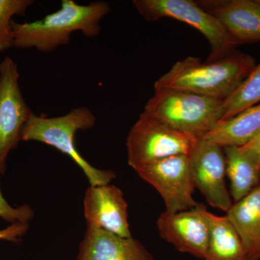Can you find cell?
Segmentation results:
<instances>
[{
	"instance_id": "obj_17",
	"label": "cell",
	"mask_w": 260,
	"mask_h": 260,
	"mask_svg": "<svg viewBox=\"0 0 260 260\" xmlns=\"http://www.w3.org/2000/svg\"><path fill=\"white\" fill-rule=\"evenodd\" d=\"M223 150L231 195L237 203L259 185L260 167L239 147H225Z\"/></svg>"
},
{
	"instance_id": "obj_2",
	"label": "cell",
	"mask_w": 260,
	"mask_h": 260,
	"mask_svg": "<svg viewBox=\"0 0 260 260\" xmlns=\"http://www.w3.org/2000/svg\"><path fill=\"white\" fill-rule=\"evenodd\" d=\"M255 66L252 56L237 51L211 62H202L198 58L188 56L159 78L155 89L182 90L225 101Z\"/></svg>"
},
{
	"instance_id": "obj_15",
	"label": "cell",
	"mask_w": 260,
	"mask_h": 260,
	"mask_svg": "<svg viewBox=\"0 0 260 260\" xmlns=\"http://www.w3.org/2000/svg\"><path fill=\"white\" fill-rule=\"evenodd\" d=\"M260 132V103L234 117L219 123L215 129L201 138L225 147H242Z\"/></svg>"
},
{
	"instance_id": "obj_1",
	"label": "cell",
	"mask_w": 260,
	"mask_h": 260,
	"mask_svg": "<svg viewBox=\"0 0 260 260\" xmlns=\"http://www.w3.org/2000/svg\"><path fill=\"white\" fill-rule=\"evenodd\" d=\"M110 11L107 2L83 5L73 0H62L59 10L41 20L23 23L12 22L14 47L49 53L69 44L74 32H81L88 38L96 37L101 32L102 19Z\"/></svg>"
},
{
	"instance_id": "obj_16",
	"label": "cell",
	"mask_w": 260,
	"mask_h": 260,
	"mask_svg": "<svg viewBox=\"0 0 260 260\" xmlns=\"http://www.w3.org/2000/svg\"><path fill=\"white\" fill-rule=\"evenodd\" d=\"M210 238L205 260H249L239 234L226 216L208 212Z\"/></svg>"
},
{
	"instance_id": "obj_22",
	"label": "cell",
	"mask_w": 260,
	"mask_h": 260,
	"mask_svg": "<svg viewBox=\"0 0 260 260\" xmlns=\"http://www.w3.org/2000/svg\"><path fill=\"white\" fill-rule=\"evenodd\" d=\"M239 148L260 167V132L247 144Z\"/></svg>"
},
{
	"instance_id": "obj_5",
	"label": "cell",
	"mask_w": 260,
	"mask_h": 260,
	"mask_svg": "<svg viewBox=\"0 0 260 260\" xmlns=\"http://www.w3.org/2000/svg\"><path fill=\"white\" fill-rule=\"evenodd\" d=\"M133 6L145 20L155 21L169 18L188 24L201 32L209 42L211 51L208 62L234 52L240 43L232 37L213 15L191 0H134Z\"/></svg>"
},
{
	"instance_id": "obj_3",
	"label": "cell",
	"mask_w": 260,
	"mask_h": 260,
	"mask_svg": "<svg viewBox=\"0 0 260 260\" xmlns=\"http://www.w3.org/2000/svg\"><path fill=\"white\" fill-rule=\"evenodd\" d=\"M95 121L93 113L85 107L75 108L65 115L56 117L32 113L22 130L21 141H37L50 145L68 155L82 169L90 186L107 185L115 179V173L93 167L75 146L77 132L91 129Z\"/></svg>"
},
{
	"instance_id": "obj_6",
	"label": "cell",
	"mask_w": 260,
	"mask_h": 260,
	"mask_svg": "<svg viewBox=\"0 0 260 260\" xmlns=\"http://www.w3.org/2000/svg\"><path fill=\"white\" fill-rule=\"evenodd\" d=\"M199 138L143 112L126 139L128 164L136 171L160 159L189 155Z\"/></svg>"
},
{
	"instance_id": "obj_10",
	"label": "cell",
	"mask_w": 260,
	"mask_h": 260,
	"mask_svg": "<svg viewBox=\"0 0 260 260\" xmlns=\"http://www.w3.org/2000/svg\"><path fill=\"white\" fill-rule=\"evenodd\" d=\"M208 210L203 204L179 213L165 211L157 220L160 237L178 251L205 259L210 238Z\"/></svg>"
},
{
	"instance_id": "obj_20",
	"label": "cell",
	"mask_w": 260,
	"mask_h": 260,
	"mask_svg": "<svg viewBox=\"0 0 260 260\" xmlns=\"http://www.w3.org/2000/svg\"><path fill=\"white\" fill-rule=\"evenodd\" d=\"M34 217V211L28 205L24 204L18 208L11 206L5 199L0 189V218L10 223L16 222L28 223Z\"/></svg>"
},
{
	"instance_id": "obj_4",
	"label": "cell",
	"mask_w": 260,
	"mask_h": 260,
	"mask_svg": "<svg viewBox=\"0 0 260 260\" xmlns=\"http://www.w3.org/2000/svg\"><path fill=\"white\" fill-rule=\"evenodd\" d=\"M223 101L173 90L155 89L145 114L174 129L201 138L216 127L223 114Z\"/></svg>"
},
{
	"instance_id": "obj_21",
	"label": "cell",
	"mask_w": 260,
	"mask_h": 260,
	"mask_svg": "<svg viewBox=\"0 0 260 260\" xmlns=\"http://www.w3.org/2000/svg\"><path fill=\"white\" fill-rule=\"evenodd\" d=\"M28 223L16 222L10 224L9 226L0 230V239L18 243L21 241V238L28 232Z\"/></svg>"
},
{
	"instance_id": "obj_18",
	"label": "cell",
	"mask_w": 260,
	"mask_h": 260,
	"mask_svg": "<svg viewBox=\"0 0 260 260\" xmlns=\"http://www.w3.org/2000/svg\"><path fill=\"white\" fill-rule=\"evenodd\" d=\"M260 103V63L251 72L237 90L223 101L221 121L234 117L239 113Z\"/></svg>"
},
{
	"instance_id": "obj_14",
	"label": "cell",
	"mask_w": 260,
	"mask_h": 260,
	"mask_svg": "<svg viewBox=\"0 0 260 260\" xmlns=\"http://www.w3.org/2000/svg\"><path fill=\"white\" fill-rule=\"evenodd\" d=\"M226 217L242 239L249 260L260 259V184L234 203Z\"/></svg>"
},
{
	"instance_id": "obj_8",
	"label": "cell",
	"mask_w": 260,
	"mask_h": 260,
	"mask_svg": "<svg viewBox=\"0 0 260 260\" xmlns=\"http://www.w3.org/2000/svg\"><path fill=\"white\" fill-rule=\"evenodd\" d=\"M18 65L9 56L0 62V175L6 170L11 150L21 141V133L32 114L19 85Z\"/></svg>"
},
{
	"instance_id": "obj_13",
	"label": "cell",
	"mask_w": 260,
	"mask_h": 260,
	"mask_svg": "<svg viewBox=\"0 0 260 260\" xmlns=\"http://www.w3.org/2000/svg\"><path fill=\"white\" fill-rule=\"evenodd\" d=\"M77 260H154V258L133 237H121L87 225Z\"/></svg>"
},
{
	"instance_id": "obj_12",
	"label": "cell",
	"mask_w": 260,
	"mask_h": 260,
	"mask_svg": "<svg viewBox=\"0 0 260 260\" xmlns=\"http://www.w3.org/2000/svg\"><path fill=\"white\" fill-rule=\"evenodd\" d=\"M197 3L218 19L241 44L260 42L259 0H203Z\"/></svg>"
},
{
	"instance_id": "obj_7",
	"label": "cell",
	"mask_w": 260,
	"mask_h": 260,
	"mask_svg": "<svg viewBox=\"0 0 260 260\" xmlns=\"http://www.w3.org/2000/svg\"><path fill=\"white\" fill-rule=\"evenodd\" d=\"M135 172L158 191L168 213L186 211L199 204L193 198L195 186L189 155L160 159Z\"/></svg>"
},
{
	"instance_id": "obj_19",
	"label": "cell",
	"mask_w": 260,
	"mask_h": 260,
	"mask_svg": "<svg viewBox=\"0 0 260 260\" xmlns=\"http://www.w3.org/2000/svg\"><path fill=\"white\" fill-rule=\"evenodd\" d=\"M34 0H0V52L14 47L12 18L24 15Z\"/></svg>"
},
{
	"instance_id": "obj_11",
	"label": "cell",
	"mask_w": 260,
	"mask_h": 260,
	"mask_svg": "<svg viewBox=\"0 0 260 260\" xmlns=\"http://www.w3.org/2000/svg\"><path fill=\"white\" fill-rule=\"evenodd\" d=\"M87 225L104 229L121 237H131L128 205L119 188L111 184L90 186L84 198Z\"/></svg>"
},
{
	"instance_id": "obj_23",
	"label": "cell",
	"mask_w": 260,
	"mask_h": 260,
	"mask_svg": "<svg viewBox=\"0 0 260 260\" xmlns=\"http://www.w3.org/2000/svg\"><path fill=\"white\" fill-rule=\"evenodd\" d=\"M259 2H260V0H259Z\"/></svg>"
},
{
	"instance_id": "obj_9",
	"label": "cell",
	"mask_w": 260,
	"mask_h": 260,
	"mask_svg": "<svg viewBox=\"0 0 260 260\" xmlns=\"http://www.w3.org/2000/svg\"><path fill=\"white\" fill-rule=\"evenodd\" d=\"M189 156L195 187L210 206L227 213L233 204L225 184L223 148L200 138Z\"/></svg>"
}]
</instances>
